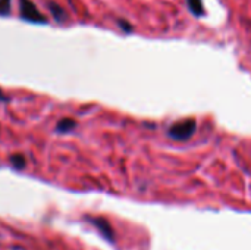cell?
<instances>
[{"instance_id":"obj_9","label":"cell","mask_w":251,"mask_h":250,"mask_svg":"<svg viewBox=\"0 0 251 250\" xmlns=\"http://www.w3.org/2000/svg\"><path fill=\"white\" fill-rule=\"evenodd\" d=\"M0 99H1V100H4V97H3V94H1V91H0Z\"/></svg>"},{"instance_id":"obj_8","label":"cell","mask_w":251,"mask_h":250,"mask_svg":"<svg viewBox=\"0 0 251 250\" xmlns=\"http://www.w3.org/2000/svg\"><path fill=\"white\" fill-rule=\"evenodd\" d=\"M119 25H121V27H124L126 32H129V31H131V25H129V24H126L125 21H119Z\"/></svg>"},{"instance_id":"obj_3","label":"cell","mask_w":251,"mask_h":250,"mask_svg":"<svg viewBox=\"0 0 251 250\" xmlns=\"http://www.w3.org/2000/svg\"><path fill=\"white\" fill-rule=\"evenodd\" d=\"M47 6H49V10L50 13L53 15V18L59 22H63L66 19V12L63 10V7L54 1H47Z\"/></svg>"},{"instance_id":"obj_1","label":"cell","mask_w":251,"mask_h":250,"mask_svg":"<svg viewBox=\"0 0 251 250\" xmlns=\"http://www.w3.org/2000/svg\"><path fill=\"white\" fill-rule=\"evenodd\" d=\"M19 15L24 21L32 24H47L44 15L38 10V7L31 0H19Z\"/></svg>"},{"instance_id":"obj_2","label":"cell","mask_w":251,"mask_h":250,"mask_svg":"<svg viewBox=\"0 0 251 250\" xmlns=\"http://www.w3.org/2000/svg\"><path fill=\"white\" fill-rule=\"evenodd\" d=\"M194 130H196V121L194 119H185V121L174 124L169 128V136L175 140H187L193 136Z\"/></svg>"},{"instance_id":"obj_4","label":"cell","mask_w":251,"mask_h":250,"mask_svg":"<svg viewBox=\"0 0 251 250\" xmlns=\"http://www.w3.org/2000/svg\"><path fill=\"white\" fill-rule=\"evenodd\" d=\"M187 4H188L190 10H191L196 16L204 15V7H203V1H201V0H187Z\"/></svg>"},{"instance_id":"obj_5","label":"cell","mask_w":251,"mask_h":250,"mask_svg":"<svg viewBox=\"0 0 251 250\" xmlns=\"http://www.w3.org/2000/svg\"><path fill=\"white\" fill-rule=\"evenodd\" d=\"M75 125H76L75 121H72V119H63V121L57 125V130H59L60 133H66V131H71Z\"/></svg>"},{"instance_id":"obj_7","label":"cell","mask_w":251,"mask_h":250,"mask_svg":"<svg viewBox=\"0 0 251 250\" xmlns=\"http://www.w3.org/2000/svg\"><path fill=\"white\" fill-rule=\"evenodd\" d=\"M12 162H13L15 168H22L25 165V159L22 156H13L12 158Z\"/></svg>"},{"instance_id":"obj_6","label":"cell","mask_w":251,"mask_h":250,"mask_svg":"<svg viewBox=\"0 0 251 250\" xmlns=\"http://www.w3.org/2000/svg\"><path fill=\"white\" fill-rule=\"evenodd\" d=\"M10 13V0H0V15L7 16Z\"/></svg>"}]
</instances>
